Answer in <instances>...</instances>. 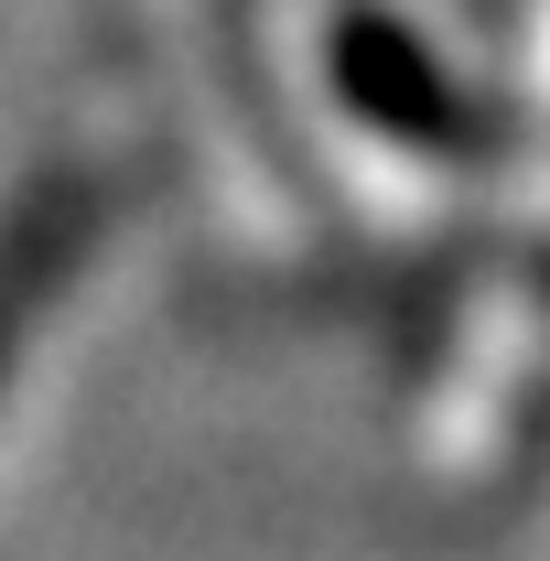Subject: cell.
<instances>
[{"label":"cell","instance_id":"cell-1","mask_svg":"<svg viewBox=\"0 0 550 561\" xmlns=\"http://www.w3.org/2000/svg\"><path fill=\"white\" fill-rule=\"evenodd\" d=\"M324 87H335L389 151H411L432 173H496V162H507V119L421 44L389 0H335V11H324Z\"/></svg>","mask_w":550,"mask_h":561},{"label":"cell","instance_id":"cell-2","mask_svg":"<svg viewBox=\"0 0 550 561\" xmlns=\"http://www.w3.org/2000/svg\"><path fill=\"white\" fill-rule=\"evenodd\" d=\"M87 227H98V195L55 173V184H33L22 206L0 216V367L22 346V324H33V302L76 271V249H87Z\"/></svg>","mask_w":550,"mask_h":561},{"label":"cell","instance_id":"cell-3","mask_svg":"<svg viewBox=\"0 0 550 561\" xmlns=\"http://www.w3.org/2000/svg\"><path fill=\"white\" fill-rule=\"evenodd\" d=\"M518 280H529V291H550V238L529 249V260H518Z\"/></svg>","mask_w":550,"mask_h":561}]
</instances>
